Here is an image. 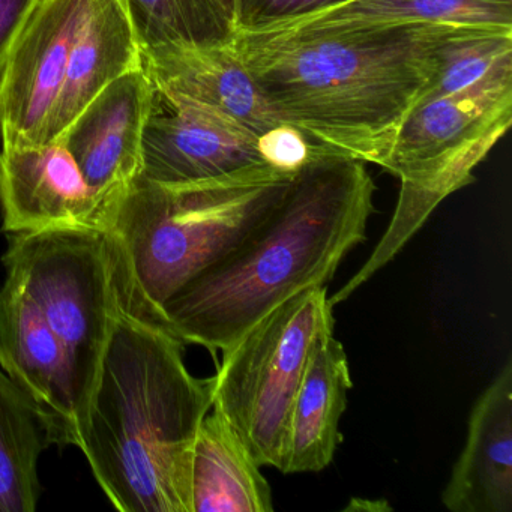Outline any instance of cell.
<instances>
[{
	"label": "cell",
	"mask_w": 512,
	"mask_h": 512,
	"mask_svg": "<svg viewBox=\"0 0 512 512\" xmlns=\"http://www.w3.org/2000/svg\"><path fill=\"white\" fill-rule=\"evenodd\" d=\"M469 26L418 25L314 37L233 34V50L284 124L325 155L385 166L433 77L440 47Z\"/></svg>",
	"instance_id": "cell-1"
},
{
	"label": "cell",
	"mask_w": 512,
	"mask_h": 512,
	"mask_svg": "<svg viewBox=\"0 0 512 512\" xmlns=\"http://www.w3.org/2000/svg\"><path fill=\"white\" fill-rule=\"evenodd\" d=\"M374 193L362 161L313 158L238 248L163 305L158 326L211 353L229 349L287 299L328 286L367 238Z\"/></svg>",
	"instance_id": "cell-2"
},
{
	"label": "cell",
	"mask_w": 512,
	"mask_h": 512,
	"mask_svg": "<svg viewBox=\"0 0 512 512\" xmlns=\"http://www.w3.org/2000/svg\"><path fill=\"white\" fill-rule=\"evenodd\" d=\"M212 386L188 371L178 337L121 302L79 443L116 509L193 512L191 460Z\"/></svg>",
	"instance_id": "cell-3"
},
{
	"label": "cell",
	"mask_w": 512,
	"mask_h": 512,
	"mask_svg": "<svg viewBox=\"0 0 512 512\" xmlns=\"http://www.w3.org/2000/svg\"><path fill=\"white\" fill-rule=\"evenodd\" d=\"M292 176L262 163L187 184L137 178L106 232L122 307L160 325L163 305L238 248Z\"/></svg>",
	"instance_id": "cell-4"
},
{
	"label": "cell",
	"mask_w": 512,
	"mask_h": 512,
	"mask_svg": "<svg viewBox=\"0 0 512 512\" xmlns=\"http://www.w3.org/2000/svg\"><path fill=\"white\" fill-rule=\"evenodd\" d=\"M512 122V53L463 91L419 104L404 121L382 167L401 182L391 226L361 271L329 298L346 301L401 250L431 212L475 182L473 170Z\"/></svg>",
	"instance_id": "cell-5"
},
{
	"label": "cell",
	"mask_w": 512,
	"mask_h": 512,
	"mask_svg": "<svg viewBox=\"0 0 512 512\" xmlns=\"http://www.w3.org/2000/svg\"><path fill=\"white\" fill-rule=\"evenodd\" d=\"M328 289L287 299L223 352L212 377V409L232 425L260 467L283 469L293 400L311 352L334 334Z\"/></svg>",
	"instance_id": "cell-6"
},
{
	"label": "cell",
	"mask_w": 512,
	"mask_h": 512,
	"mask_svg": "<svg viewBox=\"0 0 512 512\" xmlns=\"http://www.w3.org/2000/svg\"><path fill=\"white\" fill-rule=\"evenodd\" d=\"M2 260L64 347L88 407L121 307L109 238L94 229L11 233Z\"/></svg>",
	"instance_id": "cell-7"
},
{
	"label": "cell",
	"mask_w": 512,
	"mask_h": 512,
	"mask_svg": "<svg viewBox=\"0 0 512 512\" xmlns=\"http://www.w3.org/2000/svg\"><path fill=\"white\" fill-rule=\"evenodd\" d=\"M86 5L88 0H41L29 16L0 83L2 145L52 143L50 130Z\"/></svg>",
	"instance_id": "cell-8"
},
{
	"label": "cell",
	"mask_w": 512,
	"mask_h": 512,
	"mask_svg": "<svg viewBox=\"0 0 512 512\" xmlns=\"http://www.w3.org/2000/svg\"><path fill=\"white\" fill-rule=\"evenodd\" d=\"M0 368L25 394L52 445L79 448L86 401L70 359L22 287H0Z\"/></svg>",
	"instance_id": "cell-9"
},
{
	"label": "cell",
	"mask_w": 512,
	"mask_h": 512,
	"mask_svg": "<svg viewBox=\"0 0 512 512\" xmlns=\"http://www.w3.org/2000/svg\"><path fill=\"white\" fill-rule=\"evenodd\" d=\"M154 103V85L143 67L137 68L101 91L56 140L70 152L100 203L107 229L142 170L143 136Z\"/></svg>",
	"instance_id": "cell-10"
},
{
	"label": "cell",
	"mask_w": 512,
	"mask_h": 512,
	"mask_svg": "<svg viewBox=\"0 0 512 512\" xmlns=\"http://www.w3.org/2000/svg\"><path fill=\"white\" fill-rule=\"evenodd\" d=\"M259 137L221 110L155 92L139 178L187 184L262 164Z\"/></svg>",
	"instance_id": "cell-11"
},
{
	"label": "cell",
	"mask_w": 512,
	"mask_h": 512,
	"mask_svg": "<svg viewBox=\"0 0 512 512\" xmlns=\"http://www.w3.org/2000/svg\"><path fill=\"white\" fill-rule=\"evenodd\" d=\"M0 209L7 233L107 229L100 203L61 142L2 145Z\"/></svg>",
	"instance_id": "cell-12"
},
{
	"label": "cell",
	"mask_w": 512,
	"mask_h": 512,
	"mask_svg": "<svg viewBox=\"0 0 512 512\" xmlns=\"http://www.w3.org/2000/svg\"><path fill=\"white\" fill-rule=\"evenodd\" d=\"M142 67L160 97L214 107L257 136L281 124L230 40L154 47L142 52Z\"/></svg>",
	"instance_id": "cell-13"
},
{
	"label": "cell",
	"mask_w": 512,
	"mask_h": 512,
	"mask_svg": "<svg viewBox=\"0 0 512 512\" xmlns=\"http://www.w3.org/2000/svg\"><path fill=\"white\" fill-rule=\"evenodd\" d=\"M440 499L452 512H512L511 359L476 400Z\"/></svg>",
	"instance_id": "cell-14"
},
{
	"label": "cell",
	"mask_w": 512,
	"mask_h": 512,
	"mask_svg": "<svg viewBox=\"0 0 512 512\" xmlns=\"http://www.w3.org/2000/svg\"><path fill=\"white\" fill-rule=\"evenodd\" d=\"M418 23L512 31V0H344L250 34L314 37Z\"/></svg>",
	"instance_id": "cell-15"
},
{
	"label": "cell",
	"mask_w": 512,
	"mask_h": 512,
	"mask_svg": "<svg viewBox=\"0 0 512 512\" xmlns=\"http://www.w3.org/2000/svg\"><path fill=\"white\" fill-rule=\"evenodd\" d=\"M137 68L142 47L124 0H88L53 118L52 143L110 83Z\"/></svg>",
	"instance_id": "cell-16"
},
{
	"label": "cell",
	"mask_w": 512,
	"mask_h": 512,
	"mask_svg": "<svg viewBox=\"0 0 512 512\" xmlns=\"http://www.w3.org/2000/svg\"><path fill=\"white\" fill-rule=\"evenodd\" d=\"M352 388L349 359L334 334L317 341L293 400L281 472L313 473L334 460L343 436L340 419Z\"/></svg>",
	"instance_id": "cell-17"
},
{
	"label": "cell",
	"mask_w": 512,
	"mask_h": 512,
	"mask_svg": "<svg viewBox=\"0 0 512 512\" xmlns=\"http://www.w3.org/2000/svg\"><path fill=\"white\" fill-rule=\"evenodd\" d=\"M193 512H272L271 485L220 412L200 424L191 460Z\"/></svg>",
	"instance_id": "cell-18"
},
{
	"label": "cell",
	"mask_w": 512,
	"mask_h": 512,
	"mask_svg": "<svg viewBox=\"0 0 512 512\" xmlns=\"http://www.w3.org/2000/svg\"><path fill=\"white\" fill-rule=\"evenodd\" d=\"M52 445L28 398L0 368V512H34L41 496L38 463Z\"/></svg>",
	"instance_id": "cell-19"
},
{
	"label": "cell",
	"mask_w": 512,
	"mask_h": 512,
	"mask_svg": "<svg viewBox=\"0 0 512 512\" xmlns=\"http://www.w3.org/2000/svg\"><path fill=\"white\" fill-rule=\"evenodd\" d=\"M142 52L164 44L229 41L232 22L217 0H124Z\"/></svg>",
	"instance_id": "cell-20"
},
{
	"label": "cell",
	"mask_w": 512,
	"mask_h": 512,
	"mask_svg": "<svg viewBox=\"0 0 512 512\" xmlns=\"http://www.w3.org/2000/svg\"><path fill=\"white\" fill-rule=\"evenodd\" d=\"M509 53H512V31L460 29L440 47L436 71L425 86L418 106L469 88Z\"/></svg>",
	"instance_id": "cell-21"
},
{
	"label": "cell",
	"mask_w": 512,
	"mask_h": 512,
	"mask_svg": "<svg viewBox=\"0 0 512 512\" xmlns=\"http://www.w3.org/2000/svg\"><path fill=\"white\" fill-rule=\"evenodd\" d=\"M340 2L344 0H232L233 34H250Z\"/></svg>",
	"instance_id": "cell-22"
},
{
	"label": "cell",
	"mask_w": 512,
	"mask_h": 512,
	"mask_svg": "<svg viewBox=\"0 0 512 512\" xmlns=\"http://www.w3.org/2000/svg\"><path fill=\"white\" fill-rule=\"evenodd\" d=\"M259 152L263 163L287 175H295L313 158L325 155L301 131L284 122L259 137Z\"/></svg>",
	"instance_id": "cell-23"
},
{
	"label": "cell",
	"mask_w": 512,
	"mask_h": 512,
	"mask_svg": "<svg viewBox=\"0 0 512 512\" xmlns=\"http://www.w3.org/2000/svg\"><path fill=\"white\" fill-rule=\"evenodd\" d=\"M41 0H0V83L11 49Z\"/></svg>",
	"instance_id": "cell-24"
},
{
	"label": "cell",
	"mask_w": 512,
	"mask_h": 512,
	"mask_svg": "<svg viewBox=\"0 0 512 512\" xmlns=\"http://www.w3.org/2000/svg\"><path fill=\"white\" fill-rule=\"evenodd\" d=\"M217 2L221 5V8L226 11L227 16L230 17V22H232V0H217Z\"/></svg>",
	"instance_id": "cell-25"
}]
</instances>
